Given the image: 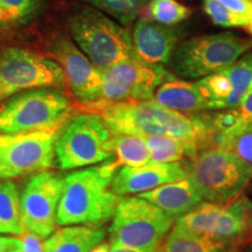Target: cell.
I'll return each mask as SVG.
<instances>
[{"label":"cell","mask_w":252,"mask_h":252,"mask_svg":"<svg viewBox=\"0 0 252 252\" xmlns=\"http://www.w3.org/2000/svg\"><path fill=\"white\" fill-rule=\"evenodd\" d=\"M89 113L98 115L113 134L167 135L184 140L198 152L216 145L212 121L173 111L151 100L103 105Z\"/></svg>","instance_id":"6da1fadb"},{"label":"cell","mask_w":252,"mask_h":252,"mask_svg":"<svg viewBox=\"0 0 252 252\" xmlns=\"http://www.w3.org/2000/svg\"><path fill=\"white\" fill-rule=\"evenodd\" d=\"M119 168L116 160H108L65 176L56 214L58 224L100 225L111 220L122 200L111 189Z\"/></svg>","instance_id":"7a4b0ae2"},{"label":"cell","mask_w":252,"mask_h":252,"mask_svg":"<svg viewBox=\"0 0 252 252\" xmlns=\"http://www.w3.org/2000/svg\"><path fill=\"white\" fill-rule=\"evenodd\" d=\"M69 34L99 71L123 60L137 58L128 31L98 9L84 5L68 15Z\"/></svg>","instance_id":"3957f363"},{"label":"cell","mask_w":252,"mask_h":252,"mask_svg":"<svg viewBox=\"0 0 252 252\" xmlns=\"http://www.w3.org/2000/svg\"><path fill=\"white\" fill-rule=\"evenodd\" d=\"M71 111L70 100L58 88L23 91L0 105V134L60 128L70 117Z\"/></svg>","instance_id":"277c9868"},{"label":"cell","mask_w":252,"mask_h":252,"mask_svg":"<svg viewBox=\"0 0 252 252\" xmlns=\"http://www.w3.org/2000/svg\"><path fill=\"white\" fill-rule=\"evenodd\" d=\"M187 178L203 201L230 203L252 178V166L219 146L200 151L186 165Z\"/></svg>","instance_id":"5b68a950"},{"label":"cell","mask_w":252,"mask_h":252,"mask_svg":"<svg viewBox=\"0 0 252 252\" xmlns=\"http://www.w3.org/2000/svg\"><path fill=\"white\" fill-rule=\"evenodd\" d=\"M250 48L252 40L230 32L191 37L176 46L169 64L178 77L201 80L231 65Z\"/></svg>","instance_id":"8992f818"},{"label":"cell","mask_w":252,"mask_h":252,"mask_svg":"<svg viewBox=\"0 0 252 252\" xmlns=\"http://www.w3.org/2000/svg\"><path fill=\"white\" fill-rule=\"evenodd\" d=\"M112 132L98 115L83 113L65 122L55 141L56 162L74 169L105 162L115 156Z\"/></svg>","instance_id":"52a82bcc"},{"label":"cell","mask_w":252,"mask_h":252,"mask_svg":"<svg viewBox=\"0 0 252 252\" xmlns=\"http://www.w3.org/2000/svg\"><path fill=\"white\" fill-rule=\"evenodd\" d=\"M174 223L173 217L144 198L122 197L112 217L110 238L112 244L128 248H156Z\"/></svg>","instance_id":"ba28073f"},{"label":"cell","mask_w":252,"mask_h":252,"mask_svg":"<svg viewBox=\"0 0 252 252\" xmlns=\"http://www.w3.org/2000/svg\"><path fill=\"white\" fill-rule=\"evenodd\" d=\"M102 74V96L98 103L84 109L88 112L110 104L151 100L163 82L174 75L160 65L145 63L138 58L123 60Z\"/></svg>","instance_id":"9c48e42d"},{"label":"cell","mask_w":252,"mask_h":252,"mask_svg":"<svg viewBox=\"0 0 252 252\" xmlns=\"http://www.w3.org/2000/svg\"><path fill=\"white\" fill-rule=\"evenodd\" d=\"M64 86V74L54 60L15 47L0 52V103L26 90Z\"/></svg>","instance_id":"30bf717a"},{"label":"cell","mask_w":252,"mask_h":252,"mask_svg":"<svg viewBox=\"0 0 252 252\" xmlns=\"http://www.w3.org/2000/svg\"><path fill=\"white\" fill-rule=\"evenodd\" d=\"M60 130L0 134V178L8 180L52 168Z\"/></svg>","instance_id":"8fae6325"},{"label":"cell","mask_w":252,"mask_h":252,"mask_svg":"<svg viewBox=\"0 0 252 252\" xmlns=\"http://www.w3.org/2000/svg\"><path fill=\"white\" fill-rule=\"evenodd\" d=\"M250 206L243 198L230 204L203 201L175 223L195 235L223 243L242 236L249 229L252 215Z\"/></svg>","instance_id":"7c38bea8"},{"label":"cell","mask_w":252,"mask_h":252,"mask_svg":"<svg viewBox=\"0 0 252 252\" xmlns=\"http://www.w3.org/2000/svg\"><path fill=\"white\" fill-rule=\"evenodd\" d=\"M63 180L53 172L36 173L20 195L21 222L25 231L47 239L54 232Z\"/></svg>","instance_id":"4fadbf2b"},{"label":"cell","mask_w":252,"mask_h":252,"mask_svg":"<svg viewBox=\"0 0 252 252\" xmlns=\"http://www.w3.org/2000/svg\"><path fill=\"white\" fill-rule=\"evenodd\" d=\"M50 56L64 74L68 86L83 109L98 103L102 96V74L67 36H56L50 43Z\"/></svg>","instance_id":"5bb4252c"},{"label":"cell","mask_w":252,"mask_h":252,"mask_svg":"<svg viewBox=\"0 0 252 252\" xmlns=\"http://www.w3.org/2000/svg\"><path fill=\"white\" fill-rule=\"evenodd\" d=\"M187 178L186 165L181 162L146 163L138 167L123 166L116 172L111 189L119 196L143 194L160 186Z\"/></svg>","instance_id":"9a60e30c"},{"label":"cell","mask_w":252,"mask_h":252,"mask_svg":"<svg viewBox=\"0 0 252 252\" xmlns=\"http://www.w3.org/2000/svg\"><path fill=\"white\" fill-rule=\"evenodd\" d=\"M131 36L138 59L149 64L163 67L171 61L180 33L172 26L140 18L135 23Z\"/></svg>","instance_id":"2e32d148"},{"label":"cell","mask_w":252,"mask_h":252,"mask_svg":"<svg viewBox=\"0 0 252 252\" xmlns=\"http://www.w3.org/2000/svg\"><path fill=\"white\" fill-rule=\"evenodd\" d=\"M138 196L153 203L174 220L190 213L203 202L202 196L188 178L162 185Z\"/></svg>","instance_id":"e0dca14e"},{"label":"cell","mask_w":252,"mask_h":252,"mask_svg":"<svg viewBox=\"0 0 252 252\" xmlns=\"http://www.w3.org/2000/svg\"><path fill=\"white\" fill-rule=\"evenodd\" d=\"M153 100L159 105L173 110V111L190 115L201 110H208L200 88L196 82L179 80L173 76L156 90Z\"/></svg>","instance_id":"ac0fdd59"},{"label":"cell","mask_w":252,"mask_h":252,"mask_svg":"<svg viewBox=\"0 0 252 252\" xmlns=\"http://www.w3.org/2000/svg\"><path fill=\"white\" fill-rule=\"evenodd\" d=\"M105 230L98 225H74L53 232L43 243L45 252H90L102 243Z\"/></svg>","instance_id":"d6986e66"},{"label":"cell","mask_w":252,"mask_h":252,"mask_svg":"<svg viewBox=\"0 0 252 252\" xmlns=\"http://www.w3.org/2000/svg\"><path fill=\"white\" fill-rule=\"evenodd\" d=\"M150 152L151 162H180L185 157L189 159L196 156L198 151L184 140L167 135H141Z\"/></svg>","instance_id":"ffe728a7"},{"label":"cell","mask_w":252,"mask_h":252,"mask_svg":"<svg viewBox=\"0 0 252 252\" xmlns=\"http://www.w3.org/2000/svg\"><path fill=\"white\" fill-rule=\"evenodd\" d=\"M216 131V145L220 139L241 131L252 123V88L234 109L217 113L212 119ZM215 145V146H216Z\"/></svg>","instance_id":"44dd1931"},{"label":"cell","mask_w":252,"mask_h":252,"mask_svg":"<svg viewBox=\"0 0 252 252\" xmlns=\"http://www.w3.org/2000/svg\"><path fill=\"white\" fill-rule=\"evenodd\" d=\"M24 232L18 188L13 182L6 181L0 185V234L20 236Z\"/></svg>","instance_id":"7402d4cb"},{"label":"cell","mask_w":252,"mask_h":252,"mask_svg":"<svg viewBox=\"0 0 252 252\" xmlns=\"http://www.w3.org/2000/svg\"><path fill=\"white\" fill-rule=\"evenodd\" d=\"M223 245L219 242L195 235L175 223L168 232L162 252H222Z\"/></svg>","instance_id":"603a6c76"},{"label":"cell","mask_w":252,"mask_h":252,"mask_svg":"<svg viewBox=\"0 0 252 252\" xmlns=\"http://www.w3.org/2000/svg\"><path fill=\"white\" fill-rule=\"evenodd\" d=\"M112 147L119 166L138 167L151 162L149 149L141 135L113 134Z\"/></svg>","instance_id":"cb8c5ba5"},{"label":"cell","mask_w":252,"mask_h":252,"mask_svg":"<svg viewBox=\"0 0 252 252\" xmlns=\"http://www.w3.org/2000/svg\"><path fill=\"white\" fill-rule=\"evenodd\" d=\"M228 77L231 94L226 102L225 110L234 109L252 88V53H245L231 65L220 70Z\"/></svg>","instance_id":"d4e9b609"},{"label":"cell","mask_w":252,"mask_h":252,"mask_svg":"<svg viewBox=\"0 0 252 252\" xmlns=\"http://www.w3.org/2000/svg\"><path fill=\"white\" fill-rule=\"evenodd\" d=\"M191 9L176 0H150L141 9V18H146L156 23L174 26L187 20Z\"/></svg>","instance_id":"484cf974"},{"label":"cell","mask_w":252,"mask_h":252,"mask_svg":"<svg viewBox=\"0 0 252 252\" xmlns=\"http://www.w3.org/2000/svg\"><path fill=\"white\" fill-rule=\"evenodd\" d=\"M98 9L122 25H130L139 17L141 9L150 0H80Z\"/></svg>","instance_id":"4316f807"},{"label":"cell","mask_w":252,"mask_h":252,"mask_svg":"<svg viewBox=\"0 0 252 252\" xmlns=\"http://www.w3.org/2000/svg\"><path fill=\"white\" fill-rule=\"evenodd\" d=\"M216 146L229 151L242 161L252 166V123L241 131L220 139Z\"/></svg>","instance_id":"83f0119b"},{"label":"cell","mask_w":252,"mask_h":252,"mask_svg":"<svg viewBox=\"0 0 252 252\" xmlns=\"http://www.w3.org/2000/svg\"><path fill=\"white\" fill-rule=\"evenodd\" d=\"M204 13L209 17L213 24L222 27H239L250 32V25L243 18L232 13L217 0H202Z\"/></svg>","instance_id":"f1b7e54d"},{"label":"cell","mask_w":252,"mask_h":252,"mask_svg":"<svg viewBox=\"0 0 252 252\" xmlns=\"http://www.w3.org/2000/svg\"><path fill=\"white\" fill-rule=\"evenodd\" d=\"M41 1L42 0H0V4L11 14L13 21H17L35 13Z\"/></svg>","instance_id":"f546056e"},{"label":"cell","mask_w":252,"mask_h":252,"mask_svg":"<svg viewBox=\"0 0 252 252\" xmlns=\"http://www.w3.org/2000/svg\"><path fill=\"white\" fill-rule=\"evenodd\" d=\"M224 7L232 13L243 18L250 25V32L252 34V0H217Z\"/></svg>","instance_id":"4dcf8cb0"},{"label":"cell","mask_w":252,"mask_h":252,"mask_svg":"<svg viewBox=\"0 0 252 252\" xmlns=\"http://www.w3.org/2000/svg\"><path fill=\"white\" fill-rule=\"evenodd\" d=\"M21 244H23V252H45L43 243H41V238L37 236L25 231L20 235Z\"/></svg>","instance_id":"1f68e13d"},{"label":"cell","mask_w":252,"mask_h":252,"mask_svg":"<svg viewBox=\"0 0 252 252\" xmlns=\"http://www.w3.org/2000/svg\"><path fill=\"white\" fill-rule=\"evenodd\" d=\"M110 252H162V247L151 248V249H137V248H128L119 244H111Z\"/></svg>","instance_id":"d6a6232c"},{"label":"cell","mask_w":252,"mask_h":252,"mask_svg":"<svg viewBox=\"0 0 252 252\" xmlns=\"http://www.w3.org/2000/svg\"><path fill=\"white\" fill-rule=\"evenodd\" d=\"M21 239L0 236V252H9L21 247Z\"/></svg>","instance_id":"836d02e7"},{"label":"cell","mask_w":252,"mask_h":252,"mask_svg":"<svg viewBox=\"0 0 252 252\" xmlns=\"http://www.w3.org/2000/svg\"><path fill=\"white\" fill-rule=\"evenodd\" d=\"M11 21H13L11 14H9L8 12L2 7V5L0 4V23H11Z\"/></svg>","instance_id":"e575fe53"},{"label":"cell","mask_w":252,"mask_h":252,"mask_svg":"<svg viewBox=\"0 0 252 252\" xmlns=\"http://www.w3.org/2000/svg\"><path fill=\"white\" fill-rule=\"evenodd\" d=\"M90 252H110V245L109 244H99L96 248L93 249Z\"/></svg>","instance_id":"d590c367"},{"label":"cell","mask_w":252,"mask_h":252,"mask_svg":"<svg viewBox=\"0 0 252 252\" xmlns=\"http://www.w3.org/2000/svg\"><path fill=\"white\" fill-rule=\"evenodd\" d=\"M9 252H23V245H21L20 248L14 249V250H12V251H9Z\"/></svg>","instance_id":"8d00e7d4"}]
</instances>
